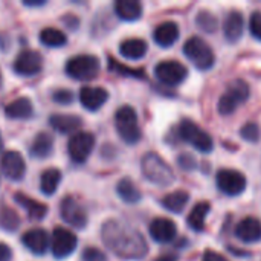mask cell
Listing matches in <instances>:
<instances>
[{"mask_svg": "<svg viewBox=\"0 0 261 261\" xmlns=\"http://www.w3.org/2000/svg\"><path fill=\"white\" fill-rule=\"evenodd\" d=\"M154 73H156V78L162 84H165V86H177V84H180L187 78L188 70L179 61L165 60V61H161L156 66Z\"/></svg>", "mask_w": 261, "mask_h": 261, "instance_id": "9c48e42d", "label": "cell"}, {"mask_svg": "<svg viewBox=\"0 0 261 261\" xmlns=\"http://www.w3.org/2000/svg\"><path fill=\"white\" fill-rule=\"evenodd\" d=\"M5 113L11 119H28L34 113V107L29 98H17L12 102H9L5 109Z\"/></svg>", "mask_w": 261, "mask_h": 261, "instance_id": "cb8c5ba5", "label": "cell"}, {"mask_svg": "<svg viewBox=\"0 0 261 261\" xmlns=\"http://www.w3.org/2000/svg\"><path fill=\"white\" fill-rule=\"evenodd\" d=\"M2 83H3V78H2V72H0V86H2Z\"/></svg>", "mask_w": 261, "mask_h": 261, "instance_id": "f6af8a7d", "label": "cell"}, {"mask_svg": "<svg viewBox=\"0 0 261 261\" xmlns=\"http://www.w3.org/2000/svg\"><path fill=\"white\" fill-rule=\"evenodd\" d=\"M3 174L11 180H20L26 173V162L18 151H6L0 159Z\"/></svg>", "mask_w": 261, "mask_h": 261, "instance_id": "5bb4252c", "label": "cell"}, {"mask_svg": "<svg viewBox=\"0 0 261 261\" xmlns=\"http://www.w3.org/2000/svg\"><path fill=\"white\" fill-rule=\"evenodd\" d=\"M49 122L54 130H57L58 133H63V135H72V133L75 135V132L83 124L81 118H78L75 115H52Z\"/></svg>", "mask_w": 261, "mask_h": 261, "instance_id": "44dd1931", "label": "cell"}, {"mask_svg": "<svg viewBox=\"0 0 261 261\" xmlns=\"http://www.w3.org/2000/svg\"><path fill=\"white\" fill-rule=\"evenodd\" d=\"M210 211H211V205L208 202L197 203L191 210V213H190V216L187 219L188 226L196 232H202L205 229V220H206V216L210 214Z\"/></svg>", "mask_w": 261, "mask_h": 261, "instance_id": "484cf974", "label": "cell"}, {"mask_svg": "<svg viewBox=\"0 0 261 261\" xmlns=\"http://www.w3.org/2000/svg\"><path fill=\"white\" fill-rule=\"evenodd\" d=\"M110 67L116 72H119L121 75H128V76H136V78H144V70H136V69H130V67H125L119 63H116L115 60H110Z\"/></svg>", "mask_w": 261, "mask_h": 261, "instance_id": "e575fe53", "label": "cell"}, {"mask_svg": "<svg viewBox=\"0 0 261 261\" xmlns=\"http://www.w3.org/2000/svg\"><path fill=\"white\" fill-rule=\"evenodd\" d=\"M179 136L185 142L191 144L200 153H210L214 148L213 138L203 128H200L197 124H194L190 119H184L180 122V125H179Z\"/></svg>", "mask_w": 261, "mask_h": 261, "instance_id": "52a82bcc", "label": "cell"}, {"mask_svg": "<svg viewBox=\"0 0 261 261\" xmlns=\"http://www.w3.org/2000/svg\"><path fill=\"white\" fill-rule=\"evenodd\" d=\"M115 12L121 20L135 21L142 17V3L138 0H118L115 3Z\"/></svg>", "mask_w": 261, "mask_h": 261, "instance_id": "603a6c76", "label": "cell"}, {"mask_svg": "<svg viewBox=\"0 0 261 261\" xmlns=\"http://www.w3.org/2000/svg\"><path fill=\"white\" fill-rule=\"evenodd\" d=\"M249 95H251V89L248 83L243 80H234L219 99V112L222 115L234 113L243 102L248 101Z\"/></svg>", "mask_w": 261, "mask_h": 261, "instance_id": "5b68a950", "label": "cell"}, {"mask_svg": "<svg viewBox=\"0 0 261 261\" xmlns=\"http://www.w3.org/2000/svg\"><path fill=\"white\" fill-rule=\"evenodd\" d=\"M54 101L58 104H70L73 101V93L70 90H66V89L57 90L54 93Z\"/></svg>", "mask_w": 261, "mask_h": 261, "instance_id": "74e56055", "label": "cell"}, {"mask_svg": "<svg viewBox=\"0 0 261 261\" xmlns=\"http://www.w3.org/2000/svg\"><path fill=\"white\" fill-rule=\"evenodd\" d=\"M236 236L245 243H255L261 240V222L255 217H246L243 219L237 228Z\"/></svg>", "mask_w": 261, "mask_h": 261, "instance_id": "ac0fdd59", "label": "cell"}, {"mask_svg": "<svg viewBox=\"0 0 261 261\" xmlns=\"http://www.w3.org/2000/svg\"><path fill=\"white\" fill-rule=\"evenodd\" d=\"M60 213H61V219L72 225L73 228H84L87 225V214H86V210L73 199V197H64L63 202H61V208H60Z\"/></svg>", "mask_w": 261, "mask_h": 261, "instance_id": "4fadbf2b", "label": "cell"}, {"mask_svg": "<svg viewBox=\"0 0 261 261\" xmlns=\"http://www.w3.org/2000/svg\"><path fill=\"white\" fill-rule=\"evenodd\" d=\"M14 199H15V202H17L21 208H24V211L28 213V216H29L32 220H41V219H44L46 214H47V211H49V208H47L44 203H41V202H38V200H35V199H31V197H28L26 194L17 193Z\"/></svg>", "mask_w": 261, "mask_h": 261, "instance_id": "7402d4cb", "label": "cell"}, {"mask_svg": "<svg viewBox=\"0 0 261 261\" xmlns=\"http://www.w3.org/2000/svg\"><path fill=\"white\" fill-rule=\"evenodd\" d=\"M179 34H180V31H179L177 23H174V21H164V23H161L154 29L153 37H154V41L159 46L170 47V46H173L179 40Z\"/></svg>", "mask_w": 261, "mask_h": 261, "instance_id": "d6986e66", "label": "cell"}, {"mask_svg": "<svg viewBox=\"0 0 261 261\" xmlns=\"http://www.w3.org/2000/svg\"><path fill=\"white\" fill-rule=\"evenodd\" d=\"M115 127L121 139L127 144H136L141 139V128L138 122V115L133 107L122 106L115 115Z\"/></svg>", "mask_w": 261, "mask_h": 261, "instance_id": "277c9868", "label": "cell"}, {"mask_svg": "<svg viewBox=\"0 0 261 261\" xmlns=\"http://www.w3.org/2000/svg\"><path fill=\"white\" fill-rule=\"evenodd\" d=\"M249 31L255 40L261 41V11L252 12L251 20H249Z\"/></svg>", "mask_w": 261, "mask_h": 261, "instance_id": "d590c367", "label": "cell"}, {"mask_svg": "<svg viewBox=\"0 0 261 261\" xmlns=\"http://www.w3.org/2000/svg\"><path fill=\"white\" fill-rule=\"evenodd\" d=\"M83 260L84 261H107V257L96 248H87L83 252Z\"/></svg>", "mask_w": 261, "mask_h": 261, "instance_id": "8d00e7d4", "label": "cell"}, {"mask_svg": "<svg viewBox=\"0 0 261 261\" xmlns=\"http://www.w3.org/2000/svg\"><path fill=\"white\" fill-rule=\"evenodd\" d=\"M116 191H118V196L124 202H127V203H136V202L141 200V191H139V188L128 177H124V179H121L118 182Z\"/></svg>", "mask_w": 261, "mask_h": 261, "instance_id": "f1b7e54d", "label": "cell"}, {"mask_svg": "<svg viewBox=\"0 0 261 261\" xmlns=\"http://www.w3.org/2000/svg\"><path fill=\"white\" fill-rule=\"evenodd\" d=\"M185 57L200 70H208L216 63V55L213 47L202 37H191L184 44Z\"/></svg>", "mask_w": 261, "mask_h": 261, "instance_id": "3957f363", "label": "cell"}, {"mask_svg": "<svg viewBox=\"0 0 261 261\" xmlns=\"http://www.w3.org/2000/svg\"><path fill=\"white\" fill-rule=\"evenodd\" d=\"M43 67V58L37 50L26 49L18 54V57L14 61V70L17 75L21 76H34L40 73Z\"/></svg>", "mask_w": 261, "mask_h": 261, "instance_id": "7c38bea8", "label": "cell"}, {"mask_svg": "<svg viewBox=\"0 0 261 261\" xmlns=\"http://www.w3.org/2000/svg\"><path fill=\"white\" fill-rule=\"evenodd\" d=\"M52 148H54V139H52V136L49 133L41 132V133L37 135V138L32 142L31 154L35 156L37 159H44V158L50 156Z\"/></svg>", "mask_w": 261, "mask_h": 261, "instance_id": "4316f807", "label": "cell"}, {"mask_svg": "<svg viewBox=\"0 0 261 261\" xmlns=\"http://www.w3.org/2000/svg\"><path fill=\"white\" fill-rule=\"evenodd\" d=\"M3 148V139H2V135H0V150Z\"/></svg>", "mask_w": 261, "mask_h": 261, "instance_id": "ee69618b", "label": "cell"}, {"mask_svg": "<svg viewBox=\"0 0 261 261\" xmlns=\"http://www.w3.org/2000/svg\"><path fill=\"white\" fill-rule=\"evenodd\" d=\"M109 99V92L104 87H90L84 86L80 90V101L84 109L89 112H96L101 109Z\"/></svg>", "mask_w": 261, "mask_h": 261, "instance_id": "2e32d148", "label": "cell"}, {"mask_svg": "<svg viewBox=\"0 0 261 261\" xmlns=\"http://www.w3.org/2000/svg\"><path fill=\"white\" fill-rule=\"evenodd\" d=\"M141 167L144 176L158 187H170L176 180L173 168L158 153H147L142 158Z\"/></svg>", "mask_w": 261, "mask_h": 261, "instance_id": "7a4b0ae2", "label": "cell"}, {"mask_svg": "<svg viewBox=\"0 0 261 261\" xmlns=\"http://www.w3.org/2000/svg\"><path fill=\"white\" fill-rule=\"evenodd\" d=\"M150 236L158 243H170L177 236V226L167 217H158L150 223Z\"/></svg>", "mask_w": 261, "mask_h": 261, "instance_id": "9a60e30c", "label": "cell"}, {"mask_svg": "<svg viewBox=\"0 0 261 261\" xmlns=\"http://www.w3.org/2000/svg\"><path fill=\"white\" fill-rule=\"evenodd\" d=\"M190 202V194L184 190H179V191H174L171 194H168L164 200H162V205L165 206V210H168L170 213H182L184 208L188 205Z\"/></svg>", "mask_w": 261, "mask_h": 261, "instance_id": "f546056e", "label": "cell"}, {"mask_svg": "<svg viewBox=\"0 0 261 261\" xmlns=\"http://www.w3.org/2000/svg\"><path fill=\"white\" fill-rule=\"evenodd\" d=\"M12 258V251L6 243L0 242V261H11Z\"/></svg>", "mask_w": 261, "mask_h": 261, "instance_id": "ab89813d", "label": "cell"}, {"mask_svg": "<svg viewBox=\"0 0 261 261\" xmlns=\"http://www.w3.org/2000/svg\"><path fill=\"white\" fill-rule=\"evenodd\" d=\"M76 236L66 228H55L50 240V249L55 258L63 260L69 257L76 248Z\"/></svg>", "mask_w": 261, "mask_h": 261, "instance_id": "30bf717a", "label": "cell"}, {"mask_svg": "<svg viewBox=\"0 0 261 261\" xmlns=\"http://www.w3.org/2000/svg\"><path fill=\"white\" fill-rule=\"evenodd\" d=\"M217 187L226 196L236 197L246 190V177L237 170H220L217 173Z\"/></svg>", "mask_w": 261, "mask_h": 261, "instance_id": "8fae6325", "label": "cell"}, {"mask_svg": "<svg viewBox=\"0 0 261 261\" xmlns=\"http://www.w3.org/2000/svg\"><path fill=\"white\" fill-rule=\"evenodd\" d=\"M156 261H176V258L173 255H161L159 258H156Z\"/></svg>", "mask_w": 261, "mask_h": 261, "instance_id": "7bdbcfd3", "label": "cell"}, {"mask_svg": "<svg viewBox=\"0 0 261 261\" xmlns=\"http://www.w3.org/2000/svg\"><path fill=\"white\" fill-rule=\"evenodd\" d=\"M18 226H20V217H18V214L14 210L5 206L0 211V228L5 229V231H8V232H14V231L18 229Z\"/></svg>", "mask_w": 261, "mask_h": 261, "instance_id": "1f68e13d", "label": "cell"}, {"mask_svg": "<svg viewBox=\"0 0 261 261\" xmlns=\"http://www.w3.org/2000/svg\"><path fill=\"white\" fill-rule=\"evenodd\" d=\"M40 41L47 47H61L67 43V37L57 28H46L40 32Z\"/></svg>", "mask_w": 261, "mask_h": 261, "instance_id": "4dcf8cb0", "label": "cell"}, {"mask_svg": "<svg viewBox=\"0 0 261 261\" xmlns=\"http://www.w3.org/2000/svg\"><path fill=\"white\" fill-rule=\"evenodd\" d=\"M26 6H41V5H44L46 2L44 0H24L23 2Z\"/></svg>", "mask_w": 261, "mask_h": 261, "instance_id": "b9f144b4", "label": "cell"}, {"mask_svg": "<svg viewBox=\"0 0 261 261\" xmlns=\"http://www.w3.org/2000/svg\"><path fill=\"white\" fill-rule=\"evenodd\" d=\"M61 177H63V174L58 168L44 170L41 174V180H40V188H41L43 194H46V196L55 194V191L58 190V185L61 182Z\"/></svg>", "mask_w": 261, "mask_h": 261, "instance_id": "83f0119b", "label": "cell"}, {"mask_svg": "<svg viewBox=\"0 0 261 261\" xmlns=\"http://www.w3.org/2000/svg\"><path fill=\"white\" fill-rule=\"evenodd\" d=\"M242 136H243V139H246L249 142H257L258 138H260V128H258V125L254 124V122H248L242 128Z\"/></svg>", "mask_w": 261, "mask_h": 261, "instance_id": "836d02e7", "label": "cell"}, {"mask_svg": "<svg viewBox=\"0 0 261 261\" xmlns=\"http://www.w3.org/2000/svg\"><path fill=\"white\" fill-rule=\"evenodd\" d=\"M147 43L141 38H128L124 40L119 46V52L127 60H141L147 54Z\"/></svg>", "mask_w": 261, "mask_h": 261, "instance_id": "d4e9b609", "label": "cell"}, {"mask_svg": "<svg viewBox=\"0 0 261 261\" xmlns=\"http://www.w3.org/2000/svg\"><path fill=\"white\" fill-rule=\"evenodd\" d=\"M196 23L205 32H214L217 29V18L210 11H200L196 17Z\"/></svg>", "mask_w": 261, "mask_h": 261, "instance_id": "d6a6232c", "label": "cell"}, {"mask_svg": "<svg viewBox=\"0 0 261 261\" xmlns=\"http://www.w3.org/2000/svg\"><path fill=\"white\" fill-rule=\"evenodd\" d=\"M243 29H245V20H243L242 12L231 11L225 20V24H223V32H225L226 40L229 43L239 41L243 35Z\"/></svg>", "mask_w": 261, "mask_h": 261, "instance_id": "ffe728a7", "label": "cell"}, {"mask_svg": "<svg viewBox=\"0 0 261 261\" xmlns=\"http://www.w3.org/2000/svg\"><path fill=\"white\" fill-rule=\"evenodd\" d=\"M101 64L95 55H76L66 64V73L78 81H89L96 78Z\"/></svg>", "mask_w": 261, "mask_h": 261, "instance_id": "8992f818", "label": "cell"}, {"mask_svg": "<svg viewBox=\"0 0 261 261\" xmlns=\"http://www.w3.org/2000/svg\"><path fill=\"white\" fill-rule=\"evenodd\" d=\"M177 161H179L180 168H184V170H187V171H191L193 168H196V161H194V158L190 156V154H180Z\"/></svg>", "mask_w": 261, "mask_h": 261, "instance_id": "f35d334b", "label": "cell"}, {"mask_svg": "<svg viewBox=\"0 0 261 261\" xmlns=\"http://www.w3.org/2000/svg\"><path fill=\"white\" fill-rule=\"evenodd\" d=\"M95 147V136L90 132H78L72 135L67 144V153L76 164H84Z\"/></svg>", "mask_w": 261, "mask_h": 261, "instance_id": "ba28073f", "label": "cell"}, {"mask_svg": "<svg viewBox=\"0 0 261 261\" xmlns=\"http://www.w3.org/2000/svg\"><path fill=\"white\" fill-rule=\"evenodd\" d=\"M101 237L104 245L124 260H142L148 252L144 236L133 226L119 220L106 222L101 229Z\"/></svg>", "mask_w": 261, "mask_h": 261, "instance_id": "6da1fadb", "label": "cell"}, {"mask_svg": "<svg viewBox=\"0 0 261 261\" xmlns=\"http://www.w3.org/2000/svg\"><path fill=\"white\" fill-rule=\"evenodd\" d=\"M202 261H228L222 254L216 252V251H205L203 254V260Z\"/></svg>", "mask_w": 261, "mask_h": 261, "instance_id": "60d3db41", "label": "cell"}, {"mask_svg": "<svg viewBox=\"0 0 261 261\" xmlns=\"http://www.w3.org/2000/svg\"><path fill=\"white\" fill-rule=\"evenodd\" d=\"M21 243L26 246V249H29L32 254L35 255H43L47 252L49 245V236L44 229L41 228H35L28 231L23 237H21Z\"/></svg>", "mask_w": 261, "mask_h": 261, "instance_id": "e0dca14e", "label": "cell"}]
</instances>
